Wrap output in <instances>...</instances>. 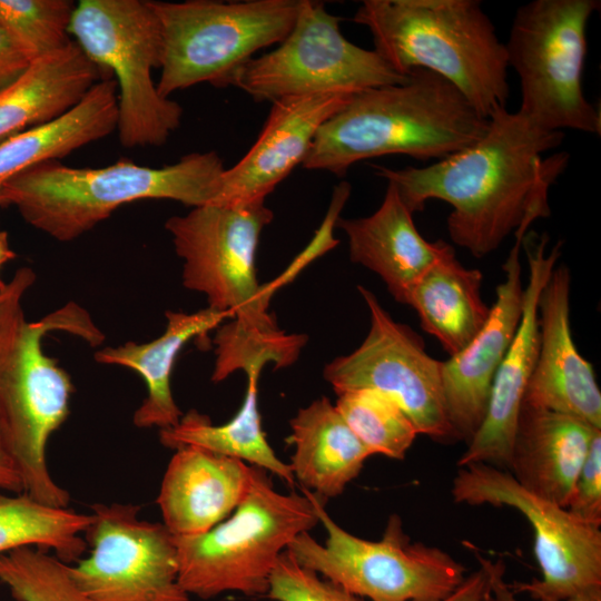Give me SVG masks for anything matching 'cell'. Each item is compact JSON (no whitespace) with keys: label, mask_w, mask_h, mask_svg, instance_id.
I'll use <instances>...</instances> for the list:
<instances>
[{"label":"cell","mask_w":601,"mask_h":601,"mask_svg":"<svg viewBox=\"0 0 601 601\" xmlns=\"http://www.w3.org/2000/svg\"><path fill=\"white\" fill-rule=\"evenodd\" d=\"M563 139V131L543 129L520 111L502 109L489 118L486 132L473 145L425 167L375 166V175L396 187L413 214L431 199L447 203L451 240L482 258L511 233L522 240L536 218L550 216L548 191L570 155H543Z\"/></svg>","instance_id":"cell-1"},{"label":"cell","mask_w":601,"mask_h":601,"mask_svg":"<svg viewBox=\"0 0 601 601\" xmlns=\"http://www.w3.org/2000/svg\"><path fill=\"white\" fill-rule=\"evenodd\" d=\"M29 267L0 284V433L23 484V493L57 508H68L69 493L47 465V444L69 415L73 385L69 374L42 348L53 331L71 333L91 345L104 341L88 313L69 303L29 322L22 307L35 283Z\"/></svg>","instance_id":"cell-2"},{"label":"cell","mask_w":601,"mask_h":601,"mask_svg":"<svg viewBox=\"0 0 601 601\" xmlns=\"http://www.w3.org/2000/svg\"><path fill=\"white\" fill-rule=\"evenodd\" d=\"M487 128L489 119L457 88L414 69L402 83L356 92L319 127L302 166L342 177L361 160L388 155L441 160Z\"/></svg>","instance_id":"cell-3"},{"label":"cell","mask_w":601,"mask_h":601,"mask_svg":"<svg viewBox=\"0 0 601 601\" xmlns=\"http://www.w3.org/2000/svg\"><path fill=\"white\" fill-rule=\"evenodd\" d=\"M225 169L215 151L188 154L160 168L130 160L101 168L47 161L3 181L0 206H14L29 225L70 242L125 204L145 199H169L193 208L214 204Z\"/></svg>","instance_id":"cell-4"},{"label":"cell","mask_w":601,"mask_h":601,"mask_svg":"<svg viewBox=\"0 0 601 601\" xmlns=\"http://www.w3.org/2000/svg\"><path fill=\"white\" fill-rule=\"evenodd\" d=\"M354 22L398 73L432 71L485 118L506 109L508 55L479 0H365Z\"/></svg>","instance_id":"cell-5"},{"label":"cell","mask_w":601,"mask_h":601,"mask_svg":"<svg viewBox=\"0 0 601 601\" xmlns=\"http://www.w3.org/2000/svg\"><path fill=\"white\" fill-rule=\"evenodd\" d=\"M321 500L307 490L280 493L268 472L253 466L249 490L228 518L201 534L174 536L181 588L205 600L227 592L265 597L279 556L319 522Z\"/></svg>","instance_id":"cell-6"},{"label":"cell","mask_w":601,"mask_h":601,"mask_svg":"<svg viewBox=\"0 0 601 601\" xmlns=\"http://www.w3.org/2000/svg\"><path fill=\"white\" fill-rule=\"evenodd\" d=\"M160 28L158 92L166 98L201 82L227 87L254 55L278 45L302 0L148 1Z\"/></svg>","instance_id":"cell-7"},{"label":"cell","mask_w":601,"mask_h":601,"mask_svg":"<svg viewBox=\"0 0 601 601\" xmlns=\"http://www.w3.org/2000/svg\"><path fill=\"white\" fill-rule=\"evenodd\" d=\"M69 35L83 55L117 86L120 144L161 146L180 125L183 108L162 97L152 79L160 68L161 36L148 1L81 0Z\"/></svg>","instance_id":"cell-8"},{"label":"cell","mask_w":601,"mask_h":601,"mask_svg":"<svg viewBox=\"0 0 601 601\" xmlns=\"http://www.w3.org/2000/svg\"><path fill=\"white\" fill-rule=\"evenodd\" d=\"M600 3L533 0L515 11L504 45L520 79L518 111L543 129L601 134V114L582 88L587 28Z\"/></svg>","instance_id":"cell-9"},{"label":"cell","mask_w":601,"mask_h":601,"mask_svg":"<svg viewBox=\"0 0 601 601\" xmlns=\"http://www.w3.org/2000/svg\"><path fill=\"white\" fill-rule=\"evenodd\" d=\"M317 504L324 543L309 532L287 548L297 563L345 591L368 601H440L465 579V568L444 550L412 542L398 515L390 516L383 536L370 541L344 530Z\"/></svg>","instance_id":"cell-10"},{"label":"cell","mask_w":601,"mask_h":601,"mask_svg":"<svg viewBox=\"0 0 601 601\" xmlns=\"http://www.w3.org/2000/svg\"><path fill=\"white\" fill-rule=\"evenodd\" d=\"M273 218L265 200L205 205L169 217L165 228L183 260V285L240 323L279 328L268 312L274 288L258 283L256 269L260 234Z\"/></svg>","instance_id":"cell-11"},{"label":"cell","mask_w":601,"mask_h":601,"mask_svg":"<svg viewBox=\"0 0 601 601\" xmlns=\"http://www.w3.org/2000/svg\"><path fill=\"white\" fill-rule=\"evenodd\" d=\"M451 492L457 503L513 508L532 526L541 578L513 582L514 593L535 601H601L600 525L579 520L525 490L509 471L484 463L462 466Z\"/></svg>","instance_id":"cell-12"},{"label":"cell","mask_w":601,"mask_h":601,"mask_svg":"<svg viewBox=\"0 0 601 601\" xmlns=\"http://www.w3.org/2000/svg\"><path fill=\"white\" fill-rule=\"evenodd\" d=\"M341 19L322 2L302 0L288 35L277 47L244 63L227 87L242 89L255 101L333 91L358 92L407 80L374 49L347 40Z\"/></svg>","instance_id":"cell-13"},{"label":"cell","mask_w":601,"mask_h":601,"mask_svg":"<svg viewBox=\"0 0 601 601\" xmlns=\"http://www.w3.org/2000/svg\"><path fill=\"white\" fill-rule=\"evenodd\" d=\"M357 289L370 313V329L357 348L326 364L325 380L336 394L378 392L406 414L418 434L439 442L456 440L445 411L442 361L433 358L422 337L396 322L374 293Z\"/></svg>","instance_id":"cell-14"},{"label":"cell","mask_w":601,"mask_h":601,"mask_svg":"<svg viewBox=\"0 0 601 601\" xmlns=\"http://www.w3.org/2000/svg\"><path fill=\"white\" fill-rule=\"evenodd\" d=\"M140 506H91L86 558L70 565L91 601H189L178 580L174 535L162 523L140 519Z\"/></svg>","instance_id":"cell-15"},{"label":"cell","mask_w":601,"mask_h":601,"mask_svg":"<svg viewBox=\"0 0 601 601\" xmlns=\"http://www.w3.org/2000/svg\"><path fill=\"white\" fill-rule=\"evenodd\" d=\"M549 239L548 234L533 230L522 238L529 278L521 319L495 373L485 418L459 459L460 467L484 463L509 471L514 431L539 351L538 298L561 257L562 242L546 252Z\"/></svg>","instance_id":"cell-16"},{"label":"cell","mask_w":601,"mask_h":601,"mask_svg":"<svg viewBox=\"0 0 601 601\" xmlns=\"http://www.w3.org/2000/svg\"><path fill=\"white\" fill-rule=\"evenodd\" d=\"M521 240L515 239L502 265L504 279L481 332L456 355L442 361V386L447 420L456 440L469 443L481 427L495 373L518 329L524 300Z\"/></svg>","instance_id":"cell-17"},{"label":"cell","mask_w":601,"mask_h":601,"mask_svg":"<svg viewBox=\"0 0 601 601\" xmlns=\"http://www.w3.org/2000/svg\"><path fill=\"white\" fill-rule=\"evenodd\" d=\"M571 274L553 268L538 298L539 351L523 403L580 418L601 428V392L578 351L570 326Z\"/></svg>","instance_id":"cell-18"},{"label":"cell","mask_w":601,"mask_h":601,"mask_svg":"<svg viewBox=\"0 0 601 601\" xmlns=\"http://www.w3.org/2000/svg\"><path fill=\"white\" fill-rule=\"evenodd\" d=\"M355 93L333 91L285 97L272 102L255 144L236 165L223 173L214 204L265 200L297 165L303 164L319 127Z\"/></svg>","instance_id":"cell-19"},{"label":"cell","mask_w":601,"mask_h":601,"mask_svg":"<svg viewBox=\"0 0 601 601\" xmlns=\"http://www.w3.org/2000/svg\"><path fill=\"white\" fill-rule=\"evenodd\" d=\"M253 466L197 446L175 450L157 504L176 538L201 534L228 518L246 496Z\"/></svg>","instance_id":"cell-20"},{"label":"cell","mask_w":601,"mask_h":601,"mask_svg":"<svg viewBox=\"0 0 601 601\" xmlns=\"http://www.w3.org/2000/svg\"><path fill=\"white\" fill-rule=\"evenodd\" d=\"M335 226L348 239L349 258L377 274L393 298L406 304L417 280L455 250L450 244L426 240L396 187L387 183L381 206L370 216L338 217Z\"/></svg>","instance_id":"cell-21"},{"label":"cell","mask_w":601,"mask_h":601,"mask_svg":"<svg viewBox=\"0 0 601 601\" xmlns=\"http://www.w3.org/2000/svg\"><path fill=\"white\" fill-rule=\"evenodd\" d=\"M599 430L574 416L522 404L509 472L529 492L566 509Z\"/></svg>","instance_id":"cell-22"},{"label":"cell","mask_w":601,"mask_h":601,"mask_svg":"<svg viewBox=\"0 0 601 601\" xmlns=\"http://www.w3.org/2000/svg\"><path fill=\"white\" fill-rule=\"evenodd\" d=\"M231 318L227 312L206 307L195 313L166 312V329L147 343L127 342L105 347L93 355L97 363L122 366L141 376L147 395L134 413V424L140 428H169L183 416L171 393L170 377L181 348L193 338L203 336Z\"/></svg>","instance_id":"cell-23"},{"label":"cell","mask_w":601,"mask_h":601,"mask_svg":"<svg viewBox=\"0 0 601 601\" xmlns=\"http://www.w3.org/2000/svg\"><path fill=\"white\" fill-rule=\"evenodd\" d=\"M289 441L294 479L324 501L341 495L373 455L327 397L297 411Z\"/></svg>","instance_id":"cell-24"},{"label":"cell","mask_w":601,"mask_h":601,"mask_svg":"<svg viewBox=\"0 0 601 601\" xmlns=\"http://www.w3.org/2000/svg\"><path fill=\"white\" fill-rule=\"evenodd\" d=\"M101 73L73 40L32 61L14 81L0 89V142L68 111L100 80Z\"/></svg>","instance_id":"cell-25"},{"label":"cell","mask_w":601,"mask_h":601,"mask_svg":"<svg viewBox=\"0 0 601 601\" xmlns=\"http://www.w3.org/2000/svg\"><path fill=\"white\" fill-rule=\"evenodd\" d=\"M117 86L106 77L65 114L0 142V185L26 169L107 137L117 129Z\"/></svg>","instance_id":"cell-26"},{"label":"cell","mask_w":601,"mask_h":601,"mask_svg":"<svg viewBox=\"0 0 601 601\" xmlns=\"http://www.w3.org/2000/svg\"><path fill=\"white\" fill-rule=\"evenodd\" d=\"M483 274L463 266L455 250L435 263L413 286L406 305L421 327L435 337L449 356L456 355L481 332L491 307L482 297Z\"/></svg>","instance_id":"cell-27"},{"label":"cell","mask_w":601,"mask_h":601,"mask_svg":"<svg viewBox=\"0 0 601 601\" xmlns=\"http://www.w3.org/2000/svg\"><path fill=\"white\" fill-rule=\"evenodd\" d=\"M258 381L259 375L247 376L242 406L228 422L215 425L207 415L190 410L183 414L177 425L160 430V443L171 450L197 446L248 462L293 485L295 479L289 463L276 455L262 427Z\"/></svg>","instance_id":"cell-28"},{"label":"cell","mask_w":601,"mask_h":601,"mask_svg":"<svg viewBox=\"0 0 601 601\" xmlns=\"http://www.w3.org/2000/svg\"><path fill=\"white\" fill-rule=\"evenodd\" d=\"M91 514L43 504L26 493L0 492V555L32 546L70 564L83 558Z\"/></svg>","instance_id":"cell-29"},{"label":"cell","mask_w":601,"mask_h":601,"mask_svg":"<svg viewBox=\"0 0 601 601\" xmlns=\"http://www.w3.org/2000/svg\"><path fill=\"white\" fill-rule=\"evenodd\" d=\"M305 334H287L280 328L262 329L234 318L217 328L211 381L219 383L236 371L260 375L266 364L275 368L293 365L306 345Z\"/></svg>","instance_id":"cell-30"},{"label":"cell","mask_w":601,"mask_h":601,"mask_svg":"<svg viewBox=\"0 0 601 601\" xmlns=\"http://www.w3.org/2000/svg\"><path fill=\"white\" fill-rule=\"evenodd\" d=\"M335 407L373 455L402 460L418 435L406 414L378 392L353 390L338 393Z\"/></svg>","instance_id":"cell-31"},{"label":"cell","mask_w":601,"mask_h":601,"mask_svg":"<svg viewBox=\"0 0 601 601\" xmlns=\"http://www.w3.org/2000/svg\"><path fill=\"white\" fill-rule=\"evenodd\" d=\"M0 583L16 601H91L73 580L70 564L32 546L0 555Z\"/></svg>","instance_id":"cell-32"},{"label":"cell","mask_w":601,"mask_h":601,"mask_svg":"<svg viewBox=\"0 0 601 601\" xmlns=\"http://www.w3.org/2000/svg\"><path fill=\"white\" fill-rule=\"evenodd\" d=\"M75 7L70 0H0V24L32 62L71 41Z\"/></svg>","instance_id":"cell-33"},{"label":"cell","mask_w":601,"mask_h":601,"mask_svg":"<svg viewBox=\"0 0 601 601\" xmlns=\"http://www.w3.org/2000/svg\"><path fill=\"white\" fill-rule=\"evenodd\" d=\"M265 597L273 601H365L304 568L287 551L273 570Z\"/></svg>","instance_id":"cell-34"},{"label":"cell","mask_w":601,"mask_h":601,"mask_svg":"<svg viewBox=\"0 0 601 601\" xmlns=\"http://www.w3.org/2000/svg\"><path fill=\"white\" fill-rule=\"evenodd\" d=\"M566 510L583 522L601 526V430L593 435Z\"/></svg>","instance_id":"cell-35"},{"label":"cell","mask_w":601,"mask_h":601,"mask_svg":"<svg viewBox=\"0 0 601 601\" xmlns=\"http://www.w3.org/2000/svg\"><path fill=\"white\" fill-rule=\"evenodd\" d=\"M31 62L0 24V89L14 81Z\"/></svg>","instance_id":"cell-36"},{"label":"cell","mask_w":601,"mask_h":601,"mask_svg":"<svg viewBox=\"0 0 601 601\" xmlns=\"http://www.w3.org/2000/svg\"><path fill=\"white\" fill-rule=\"evenodd\" d=\"M477 562L487 571V588L483 601H522L513 592L511 585L504 580L505 564L502 559L492 561L473 550Z\"/></svg>","instance_id":"cell-37"},{"label":"cell","mask_w":601,"mask_h":601,"mask_svg":"<svg viewBox=\"0 0 601 601\" xmlns=\"http://www.w3.org/2000/svg\"><path fill=\"white\" fill-rule=\"evenodd\" d=\"M479 564L476 571L465 577L451 594L440 601H483L487 588V571L482 563Z\"/></svg>","instance_id":"cell-38"},{"label":"cell","mask_w":601,"mask_h":601,"mask_svg":"<svg viewBox=\"0 0 601 601\" xmlns=\"http://www.w3.org/2000/svg\"><path fill=\"white\" fill-rule=\"evenodd\" d=\"M23 493L19 471L10 456L0 433V492Z\"/></svg>","instance_id":"cell-39"},{"label":"cell","mask_w":601,"mask_h":601,"mask_svg":"<svg viewBox=\"0 0 601 601\" xmlns=\"http://www.w3.org/2000/svg\"><path fill=\"white\" fill-rule=\"evenodd\" d=\"M16 257V253L10 248L8 234L0 231V269L9 260ZM2 282L0 280V284Z\"/></svg>","instance_id":"cell-40"}]
</instances>
